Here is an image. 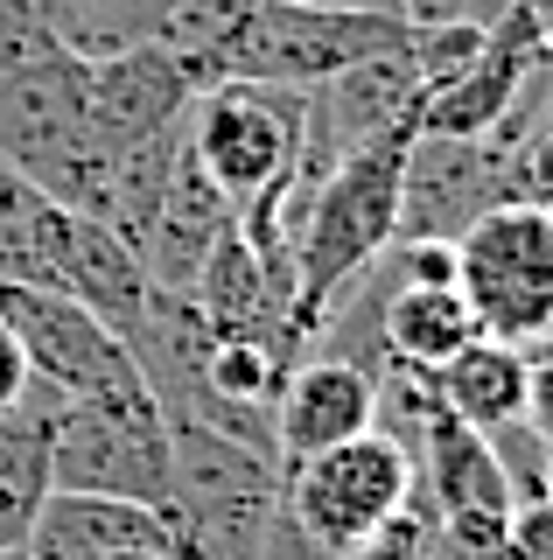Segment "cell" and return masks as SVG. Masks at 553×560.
Wrapping results in <instances>:
<instances>
[{
	"mask_svg": "<svg viewBox=\"0 0 553 560\" xmlns=\"http://www.w3.org/2000/svg\"><path fill=\"white\" fill-rule=\"evenodd\" d=\"M22 393H28V358H22V343H14V329L0 323V407H14Z\"/></svg>",
	"mask_w": 553,
	"mask_h": 560,
	"instance_id": "23",
	"label": "cell"
},
{
	"mask_svg": "<svg viewBox=\"0 0 553 560\" xmlns=\"http://www.w3.org/2000/svg\"><path fill=\"white\" fill-rule=\"evenodd\" d=\"M505 560H553V498H518L505 512Z\"/></svg>",
	"mask_w": 553,
	"mask_h": 560,
	"instance_id": "21",
	"label": "cell"
},
{
	"mask_svg": "<svg viewBox=\"0 0 553 560\" xmlns=\"http://www.w3.org/2000/svg\"><path fill=\"white\" fill-rule=\"evenodd\" d=\"M546 133H553V92H546Z\"/></svg>",
	"mask_w": 553,
	"mask_h": 560,
	"instance_id": "30",
	"label": "cell"
},
{
	"mask_svg": "<svg viewBox=\"0 0 553 560\" xmlns=\"http://www.w3.org/2000/svg\"><path fill=\"white\" fill-rule=\"evenodd\" d=\"M511 14L526 22V35L540 49H553V0H511Z\"/></svg>",
	"mask_w": 553,
	"mask_h": 560,
	"instance_id": "24",
	"label": "cell"
},
{
	"mask_svg": "<svg viewBox=\"0 0 553 560\" xmlns=\"http://www.w3.org/2000/svg\"><path fill=\"white\" fill-rule=\"evenodd\" d=\"M197 78L168 57V49H113V57H84V113L106 148H141V140L183 133Z\"/></svg>",
	"mask_w": 553,
	"mask_h": 560,
	"instance_id": "10",
	"label": "cell"
},
{
	"mask_svg": "<svg viewBox=\"0 0 553 560\" xmlns=\"http://www.w3.org/2000/svg\"><path fill=\"white\" fill-rule=\"evenodd\" d=\"M63 8H98V0H49V22H57Z\"/></svg>",
	"mask_w": 553,
	"mask_h": 560,
	"instance_id": "28",
	"label": "cell"
},
{
	"mask_svg": "<svg viewBox=\"0 0 553 560\" xmlns=\"http://www.w3.org/2000/svg\"><path fill=\"white\" fill-rule=\"evenodd\" d=\"M49 490H98V498H133L168 518L176 498V455H168V413L148 385L63 399L57 442H49Z\"/></svg>",
	"mask_w": 553,
	"mask_h": 560,
	"instance_id": "5",
	"label": "cell"
},
{
	"mask_svg": "<svg viewBox=\"0 0 553 560\" xmlns=\"http://www.w3.org/2000/svg\"><path fill=\"white\" fill-rule=\"evenodd\" d=\"M413 35L407 14L392 8H308V0H246L238 28L224 35L211 84H308L351 70L357 57L400 49Z\"/></svg>",
	"mask_w": 553,
	"mask_h": 560,
	"instance_id": "4",
	"label": "cell"
},
{
	"mask_svg": "<svg viewBox=\"0 0 553 560\" xmlns=\"http://www.w3.org/2000/svg\"><path fill=\"white\" fill-rule=\"evenodd\" d=\"M407 463H413V498L427 512H470V518H505L511 512V477L497 463L491 434H476L462 413L442 407V393L427 399V413L407 434Z\"/></svg>",
	"mask_w": 553,
	"mask_h": 560,
	"instance_id": "12",
	"label": "cell"
},
{
	"mask_svg": "<svg viewBox=\"0 0 553 560\" xmlns=\"http://www.w3.org/2000/svg\"><path fill=\"white\" fill-rule=\"evenodd\" d=\"M98 560H183V553H168V547H133V553H98Z\"/></svg>",
	"mask_w": 553,
	"mask_h": 560,
	"instance_id": "25",
	"label": "cell"
},
{
	"mask_svg": "<svg viewBox=\"0 0 553 560\" xmlns=\"http://www.w3.org/2000/svg\"><path fill=\"white\" fill-rule=\"evenodd\" d=\"M133 547H168L176 553V525L154 504L133 498H98V490H49L22 533L28 560H98V553H133Z\"/></svg>",
	"mask_w": 553,
	"mask_h": 560,
	"instance_id": "14",
	"label": "cell"
},
{
	"mask_svg": "<svg viewBox=\"0 0 553 560\" xmlns=\"http://www.w3.org/2000/svg\"><path fill=\"white\" fill-rule=\"evenodd\" d=\"M435 393H442V407L462 413L476 434L511 428V420H526V350L497 343V337H470L435 372Z\"/></svg>",
	"mask_w": 553,
	"mask_h": 560,
	"instance_id": "18",
	"label": "cell"
},
{
	"mask_svg": "<svg viewBox=\"0 0 553 560\" xmlns=\"http://www.w3.org/2000/svg\"><path fill=\"white\" fill-rule=\"evenodd\" d=\"M287 477V518L302 525L316 560H343L413 498V463L386 428H365L337 448H316Z\"/></svg>",
	"mask_w": 553,
	"mask_h": 560,
	"instance_id": "6",
	"label": "cell"
},
{
	"mask_svg": "<svg viewBox=\"0 0 553 560\" xmlns=\"http://www.w3.org/2000/svg\"><path fill=\"white\" fill-rule=\"evenodd\" d=\"M308 140V98L295 84H203L189 105L183 148L217 183L238 218H281Z\"/></svg>",
	"mask_w": 553,
	"mask_h": 560,
	"instance_id": "3",
	"label": "cell"
},
{
	"mask_svg": "<svg viewBox=\"0 0 553 560\" xmlns=\"http://www.w3.org/2000/svg\"><path fill=\"white\" fill-rule=\"evenodd\" d=\"M511 197V148L491 133H413L400 162V238H462Z\"/></svg>",
	"mask_w": 553,
	"mask_h": 560,
	"instance_id": "9",
	"label": "cell"
},
{
	"mask_svg": "<svg viewBox=\"0 0 553 560\" xmlns=\"http://www.w3.org/2000/svg\"><path fill=\"white\" fill-rule=\"evenodd\" d=\"M343 560H435V539H427V504L407 498L400 512H392L365 547H351Z\"/></svg>",
	"mask_w": 553,
	"mask_h": 560,
	"instance_id": "19",
	"label": "cell"
},
{
	"mask_svg": "<svg viewBox=\"0 0 553 560\" xmlns=\"http://www.w3.org/2000/svg\"><path fill=\"white\" fill-rule=\"evenodd\" d=\"M505 203H526V210H540V218H553V133L546 127L511 154V197Z\"/></svg>",
	"mask_w": 553,
	"mask_h": 560,
	"instance_id": "20",
	"label": "cell"
},
{
	"mask_svg": "<svg viewBox=\"0 0 553 560\" xmlns=\"http://www.w3.org/2000/svg\"><path fill=\"white\" fill-rule=\"evenodd\" d=\"M308 8H378V0H308Z\"/></svg>",
	"mask_w": 553,
	"mask_h": 560,
	"instance_id": "27",
	"label": "cell"
},
{
	"mask_svg": "<svg viewBox=\"0 0 553 560\" xmlns=\"http://www.w3.org/2000/svg\"><path fill=\"white\" fill-rule=\"evenodd\" d=\"M456 288L476 329L497 343H540L553 323V218L526 203H491L456 238Z\"/></svg>",
	"mask_w": 553,
	"mask_h": 560,
	"instance_id": "7",
	"label": "cell"
},
{
	"mask_svg": "<svg viewBox=\"0 0 553 560\" xmlns=\"http://www.w3.org/2000/svg\"><path fill=\"white\" fill-rule=\"evenodd\" d=\"M63 393L28 378L14 407H0V547H22L36 504L49 498V442H57Z\"/></svg>",
	"mask_w": 553,
	"mask_h": 560,
	"instance_id": "16",
	"label": "cell"
},
{
	"mask_svg": "<svg viewBox=\"0 0 553 560\" xmlns=\"http://www.w3.org/2000/svg\"><path fill=\"white\" fill-rule=\"evenodd\" d=\"M470 337H483V329H476L470 302H462V288H413V280H392V288H386V308H378L386 364H407V372L435 378Z\"/></svg>",
	"mask_w": 553,
	"mask_h": 560,
	"instance_id": "17",
	"label": "cell"
},
{
	"mask_svg": "<svg viewBox=\"0 0 553 560\" xmlns=\"http://www.w3.org/2000/svg\"><path fill=\"white\" fill-rule=\"evenodd\" d=\"M546 49L526 35V22L505 8L491 28H483V49L470 63L456 70V78L427 84L421 92V113H413V133H491L497 119L518 105V92H526L532 63H540Z\"/></svg>",
	"mask_w": 553,
	"mask_h": 560,
	"instance_id": "13",
	"label": "cell"
},
{
	"mask_svg": "<svg viewBox=\"0 0 553 560\" xmlns=\"http://www.w3.org/2000/svg\"><path fill=\"white\" fill-rule=\"evenodd\" d=\"M540 498H553V448H546V477H540Z\"/></svg>",
	"mask_w": 553,
	"mask_h": 560,
	"instance_id": "29",
	"label": "cell"
},
{
	"mask_svg": "<svg viewBox=\"0 0 553 560\" xmlns=\"http://www.w3.org/2000/svg\"><path fill=\"white\" fill-rule=\"evenodd\" d=\"M168 455H176L168 525L183 560H316L302 525L287 518V477L267 448L211 420L168 413Z\"/></svg>",
	"mask_w": 553,
	"mask_h": 560,
	"instance_id": "1",
	"label": "cell"
},
{
	"mask_svg": "<svg viewBox=\"0 0 553 560\" xmlns=\"http://www.w3.org/2000/svg\"><path fill=\"white\" fill-rule=\"evenodd\" d=\"M22 183H28L22 168H8V162H0V210H8V197H14V189H22Z\"/></svg>",
	"mask_w": 553,
	"mask_h": 560,
	"instance_id": "26",
	"label": "cell"
},
{
	"mask_svg": "<svg viewBox=\"0 0 553 560\" xmlns=\"http://www.w3.org/2000/svg\"><path fill=\"white\" fill-rule=\"evenodd\" d=\"M0 323L14 329L28 358V378L49 385L63 399H92V393H119V385H148L133 350L113 337L84 302L57 288H22V280H0Z\"/></svg>",
	"mask_w": 553,
	"mask_h": 560,
	"instance_id": "8",
	"label": "cell"
},
{
	"mask_svg": "<svg viewBox=\"0 0 553 560\" xmlns=\"http://www.w3.org/2000/svg\"><path fill=\"white\" fill-rule=\"evenodd\" d=\"M526 428L553 448V343H526Z\"/></svg>",
	"mask_w": 553,
	"mask_h": 560,
	"instance_id": "22",
	"label": "cell"
},
{
	"mask_svg": "<svg viewBox=\"0 0 553 560\" xmlns=\"http://www.w3.org/2000/svg\"><path fill=\"white\" fill-rule=\"evenodd\" d=\"M365 428H378V372L372 364L337 358V350L295 358V372L281 378V399H273V455H281V469L308 463L316 448L351 442Z\"/></svg>",
	"mask_w": 553,
	"mask_h": 560,
	"instance_id": "11",
	"label": "cell"
},
{
	"mask_svg": "<svg viewBox=\"0 0 553 560\" xmlns=\"http://www.w3.org/2000/svg\"><path fill=\"white\" fill-rule=\"evenodd\" d=\"M224 224H232V203L217 197V183H211L197 162H189V148H183V162H176V175H168V189H162V203H154L141 245H133V259H141L148 288L189 294Z\"/></svg>",
	"mask_w": 553,
	"mask_h": 560,
	"instance_id": "15",
	"label": "cell"
},
{
	"mask_svg": "<svg viewBox=\"0 0 553 560\" xmlns=\"http://www.w3.org/2000/svg\"><path fill=\"white\" fill-rule=\"evenodd\" d=\"M413 133H386L372 148L337 154L316 183L287 197V253H295V323L316 343L322 315L365 267L392 253L400 238V162Z\"/></svg>",
	"mask_w": 553,
	"mask_h": 560,
	"instance_id": "2",
	"label": "cell"
}]
</instances>
